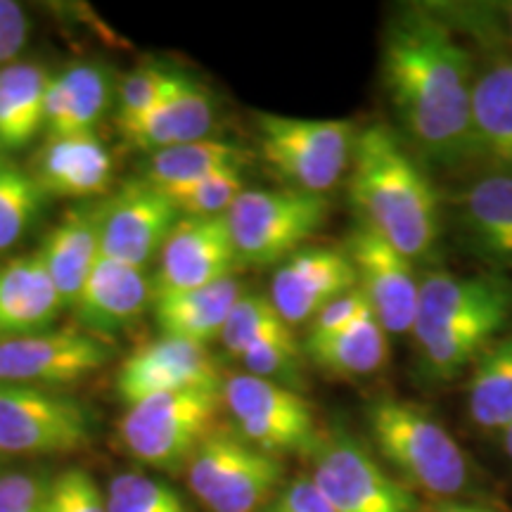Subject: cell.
Here are the masks:
<instances>
[{
  "mask_svg": "<svg viewBox=\"0 0 512 512\" xmlns=\"http://www.w3.org/2000/svg\"><path fill=\"white\" fill-rule=\"evenodd\" d=\"M467 415L479 430L498 437L512 425V330L496 339L470 370Z\"/></svg>",
  "mask_w": 512,
  "mask_h": 512,
  "instance_id": "cell-29",
  "label": "cell"
},
{
  "mask_svg": "<svg viewBox=\"0 0 512 512\" xmlns=\"http://www.w3.org/2000/svg\"><path fill=\"white\" fill-rule=\"evenodd\" d=\"M117 98L110 69L100 62H74L53 76L46 95V138L95 133Z\"/></svg>",
  "mask_w": 512,
  "mask_h": 512,
  "instance_id": "cell-22",
  "label": "cell"
},
{
  "mask_svg": "<svg viewBox=\"0 0 512 512\" xmlns=\"http://www.w3.org/2000/svg\"><path fill=\"white\" fill-rule=\"evenodd\" d=\"M501 446H503L505 456H508V458L512 460V425L501 434Z\"/></svg>",
  "mask_w": 512,
  "mask_h": 512,
  "instance_id": "cell-44",
  "label": "cell"
},
{
  "mask_svg": "<svg viewBox=\"0 0 512 512\" xmlns=\"http://www.w3.org/2000/svg\"><path fill=\"white\" fill-rule=\"evenodd\" d=\"M261 512H335L311 477L287 482Z\"/></svg>",
  "mask_w": 512,
  "mask_h": 512,
  "instance_id": "cell-41",
  "label": "cell"
},
{
  "mask_svg": "<svg viewBox=\"0 0 512 512\" xmlns=\"http://www.w3.org/2000/svg\"><path fill=\"white\" fill-rule=\"evenodd\" d=\"M380 79L399 136L425 166L475 171L477 55L432 5H403L384 22Z\"/></svg>",
  "mask_w": 512,
  "mask_h": 512,
  "instance_id": "cell-1",
  "label": "cell"
},
{
  "mask_svg": "<svg viewBox=\"0 0 512 512\" xmlns=\"http://www.w3.org/2000/svg\"><path fill=\"white\" fill-rule=\"evenodd\" d=\"M223 384L226 377L207 347L171 337H159L136 349L117 373V394L126 406L147 396L223 389Z\"/></svg>",
  "mask_w": 512,
  "mask_h": 512,
  "instance_id": "cell-17",
  "label": "cell"
},
{
  "mask_svg": "<svg viewBox=\"0 0 512 512\" xmlns=\"http://www.w3.org/2000/svg\"><path fill=\"white\" fill-rule=\"evenodd\" d=\"M368 311L373 309H370L366 294L356 287V290L342 294V297H337L335 302H330L316 318L311 320L309 325H306L304 342H318V339L337 335V332L347 330L349 325H354L361 316H366Z\"/></svg>",
  "mask_w": 512,
  "mask_h": 512,
  "instance_id": "cell-40",
  "label": "cell"
},
{
  "mask_svg": "<svg viewBox=\"0 0 512 512\" xmlns=\"http://www.w3.org/2000/svg\"><path fill=\"white\" fill-rule=\"evenodd\" d=\"M29 171L46 197L91 200L110 188L114 162L98 133H83L46 138Z\"/></svg>",
  "mask_w": 512,
  "mask_h": 512,
  "instance_id": "cell-20",
  "label": "cell"
},
{
  "mask_svg": "<svg viewBox=\"0 0 512 512\" xmlns=\"http://www.w3.org/2000/svg\"><path fill=\"white\" fill-rule=\"evenodd\" d=\"M62 309L41 249L0 268V339L46 332Z\"/></svg>",
  "mask_w": 512,
  "mask_h": 512,
  "instance_id": "cell-24",
  "label": "cell"
},
{
  "mask_svg": "<svg viewBox=\"0 0 512 512\" xmlns=\"http://www.w3.org/2000/svg\"><path fill=\"white\" fill-rule=\"evenodd\" d=\"M349 197L358 221L413 264H427L439 254L446 219L444 197L427 166L394 128L370 124L358 131Z\"/></svg>",
  "mask_w": 512,
  "mask_h": 512,
  "instance_id": "cell-2",
  "label": "cell"
},
{
  "mask_svg": "<svg viewBox=\"0 0 512 512\" xmlns=\"http://www.w3.org/2000/svg\"><path fill=\"white\" fill-rule=\"evenodd\" d=\"M214 126V98L202 83L178 72L164 98L143 117L121 124L119 131L131 147L147 155L209 138Z\"/></svg>",
  "mask_w": 512,
  "mask_h": 512,
  "instance_id": "cell-19",
  "label": "cell"
},
{
  "mask_svg": "<svg viewBox=\"0 0 512 512\" xmlns=\"http://www.w3.org/2000/svg\"><path fill=\"white\" fill-rule=\"evenodd\" d=\"M93 441L79 399L55 389L0 384V456H67Z\"/></svg>",
  "mask_w": 512,
  "mask_h": 512,
  "instance_id": "cell-9",
  "label": "cell"
},
{
  "mask_svg": "<svg viewBox=\"0 0 512 512\" xmlns=\"http://www.w3.org/2000/svg\"><path fill=\"white\" fill-rule=\"evenodd\" d=\"M50 512H110L107 496L86 470L72 467L53 477Z\"/></svg>",
  "mask_w": 512,
  "mask_h": 512,
  "instance_id": "cell-38",
  "label": "cell"
},
{
  "mask_svg": "<svg viewBox=\"0 0 512 512\" xmlns=\"http://www.w3.org/2000/svg\"><path fill=\"white\" fill-rule=\"evenodd\" d=\"M434 512H496L486 505H477V503H460V501H444Z\"/></svg>",
  "mask_w": 512,
  "mask_h": 512,
  "instance_id": "cell-43",
  "label": "cell"
},
{
  "mask_svg": "<svg viewBox=\"0 0 512 512\" xmlns=\"http://www.w3.org/2000/svg\"><path fill=\"white\" fill-rule=\"evenodd\" d=\"M223 403L235 432L271 456H309L320 437L311 401L283 384L233 375L223 384Z\"/></svg>",
  "mask_w": 512,
  "mask_h": 512,
  "instance_id": "cell-11",
  "label": "cell"
},
{
  "mask_svg": "<svg viewBox=\"0 0 512 512\" xmlns=\"http://www.w3.org/2000/svg\"><path fill=\"white\" fill-rule=\"evenodd\" d=\"M358 287L347 249L304 247L275 268L268 297L292 328L309 325L337 297Z\"/></svg>",
  "mask_w": 512,
  "mask_h": 512,
  "instance_id": "cell-18",
  "label": "cell"
},
{
  "mask_svg": "<svg viewBox=\"0 0 512 512\" xmlns=\"http://www.w3.org/2000/svg\"><path fill=\"white\" fill-rule=\"evenodd\" d=\"M366 425L377 453L399 472L403 484L444 501H456L470 489V460L425 406L380 396L368 403Z\"/></svg>",
  "mask_w": 512,
  "mask_h": 512,
  "instance_id": "cell-4",
  "label": "cell"
},
{
  "mask_svg": "<svg viewBox=\"0 0 512 512\" xmlns=\"http://www.w3.org/2000/svg\"><path fill=\"white\" fill-rule=\"evenodd\" d=\"M46 192L34 181L29 169L12 162L8 152L0 150V252L19 242L41 216Z\"/></svg>",
  "mask_w": 512,
  "mask_h": 512,
  "instance_id": "cell-33",
  "label": "cell"
},
{
  "mask_svg": "<svg viewBox=\"0 0 512 512\" xmlns=\"http://www.w3.org/2000/svg\"><path fill=\"white\" fill-rule=\"evenodd\" d=\"M41 254L53 275L64 309H72L102 254L98 207L69 209L48 233Z\"/></svg>",
  "mask_w": 512,
  "mask_h": 512,
  "instance_id": "cell-25",
  "label": "cell"
},
{
  "mask_svg": "<svg viewBox=\"0 0 512 512\" xmlns=\"http://www.w3.org/2000/svg\"><path fill=\"white\" fill-rule=\"evenodd\" d=\"M178 69L164 67V64L147 62L126 74V79L117 83V126L128 124V121L143 117V114L155 107L164 93L169 91L171 83L176 81Z\"/></svg>",
  "mask_w": 512,
  "mask_h": 512,
  "instance_id": "cell-37",
  "label": "cell"
},
{
  "mask_svg": "<svg viewBox=\"0 0 512 512\" xmlns=\"http://www.w3.org/2000/svg\"><path fill=\"white\" fill-rule=\"evenodd\" d=\"M460 247L484 273L512 283V174L475 171L451 197Z\"/></svg>",
  "mask_w": 512,
  "mask_h": 512,
  "instance_id": "cell-14",
  "label": "cell"
},
{
  "mask_svg": "<svg viewBox=\"0 0 512 512\" xmlns=\"http://www.w3.org/2000/svg\"><path fill=\"white\" fill-rule=\"evenodd\" d=\"M306 358L337 380H363L377 375L389 358V332L373 311L361 316L337 335L304 342Z\"/></svg>",
  "mask_w": 512,
  "mask_h": 512,
  "instance_id": "cell-28",
  "label": "cell"
},
{
  "mask_svg": "<svg viewBox=\"0 0 512 512\" xmlns=\"http://www.w3.org/2000/svg\"><path fill=\"white\" fill-rule=\"evenodd\" d=\"M325 195L280 188L245 190L226 214L242 266H280L325 226Z\"/></svg>",
  "mask_w": 512,
  "mask_h": 512,
  "instance_id": "cell-8",
  "label": "cell"
},
{
  "mask_svg": "<svg viewBox=\"0 0 512 512\" xmlns=\"http://www.w3.org/2000/svg\"><path fill=\"white\" fill-rule=\"evenodd\" d=\"M344 249L356 268L358 290L366 294L382 328L396 337L411 335L422 283L413 261L361 221Z\"/></svg>",
  "mask_w": 512,
  "mask_h": 512,
  "instance_id": "cell-15",
  "label": "cell"
},
{
  "mask_svg": "<svg viewBox=\"0 0 512 512\" xmlns=\"http://www.w3.org/2000/svg\"><path fill=\"white\" fill-rule=\"evenodd\" d=\"M29 22L24 15L22 5L12 0H0V64L15 62V57L22 53L27 43Z\"/></svg>",
  "mask_w": 512,
  "mask_h": 512,
  "instance_id": "cell-42",
  "label": "cell"
},
{
  "mask_svg": "<svg viewBox=\"0 0 512 512\" xmlns=\"http://www.w3.org/2000/svg\"><path fill=\"white\" fill-rule=\"evenodd\" d=\"M249 375L302 392L306 387V349L292 325L280 323L240 354Z\"/></svg>",
  "mask_w": 512,
  "mask_h": 512,
  "instance_id": "cell-32",
  "label": "cell"
},
{
  "mask_svg": "<svg viewBox=\"0 0 512 512\" xmlns=\"http://www.w3.org/2000/svg\"><path fill=\"white\" fill-rule=\"evenodd\" d=\"M512 330V283L491 273L422 275L413 323L420 375L430 384L463 377Z\"/></svg>",
  "mask_w": 512,
  "mask_h": 512,
  "instance_id": "cell-3",
  "label": "cell"
},
{
  "mask_svg": "<svg viewBox=\"0 0 512 512\" xmlns=\"http://www.w3.org/2000/svg\"><path fill=\"white\" fill-rule=\"evenodd\" d=\"M238 266L242 264L226 216L178 219L150 278L152 302L221 283L235 275Z\"/></svg>",
  "mask_w": 512,
  "mask_h": 512,
  "instance_id": "cell-13",
  "label": "cell"
},
{
  "mask_svg": "<svg viewBox=\"0 0 512 512\" xmlns=\"http://www.w3.org/2000/svg\"><path fill=\"white\" fill-rule=\"evenodd\" d=\"M475 171L512 174V60L477 55Z\"/></svg>",
  "mask_w": 512,
  "mask_h": 512,
  "instance_id": "cell-23",
  "label": "cell"
},
{
  "mask_svg": "<svg viewBox=\"0 0 512 512\" xmlns=\"http://www.w3.org/2000/svg\"><path fill=\"white\" fill-rule=\"evenodd\" d=\"M311 479L335 512H418V498L342 427H330L309 453Z\"/></svg>",
  "mask_w": 512,
  "mask_h": 512,
  "instance_id": "cell-10",
  "label": "cell"
},
{
  "mask_svg": "<svg viewBox=\"0 0 512 512\" xmlns=\"http://www.w3.org/2000/svg\"><path fill=\"white\" fill-rule=\"evenodd\" d=\"M53 477L43 472H3L0 512H50Z\"/></svg>",
  "mask_w": 512,
  "mask_h": 512,
  "instance_id": "cell-39",
  "label": "cell"
},
{
  "mask_svg": "<svg viewBox=\"0 0 512 512\" xmlns=\"http://www.w3.org/2000/svg\"><path fill=\"white\" fill-rule=\"evenodd\" d=\"M110 512H192L181 494L162 479L121 472L107 489Z\"/></svg>",
  "mask_w": 512,
  "mask_h": 512,
  "instance_id": "cell-35",
  "label": "cell"
},
{
  "mask_svg": "<svg viewBox=\"0 0 512 512\" xmlns=\"http://www.w3.org/2000/svg\"><path fill=\"white\" fill-rule=\"evenodd\" d=\"M178 216L162 188L145 178L126 181L110 200L98 204L102 254L145 268L162 252Z\"/></svg>",
  "mask_w": 512,
  "mask_h": 512,
  "instance_id": "cell-16",
  "label": "cell"
},
{
  "mask_svg": "<svg viewBox=\"0 0 512 512\" xmlns=\"http://www.w3.org/2000/svg\"><path fill=\"white\" fill-rule=\"evenodd\" d=\"M249 162V152L219 138H202L188 145H176L169 150L155 152L147 159L145 181L157 188H174L221 169H233Z\"/></svg>",
  "mask_w": 512,
  "mask_h": 512,
  "instance_id": "cell-30",
  "label": "cell"
},
{
  "mask_svg": "<svg viewBox=\"0 0 512 512\" xmlns=\"http://www.w3.org/2000/svg\"><path fill=\"white\" fill-rule=\"evenodd\" d=\"M242 294H245V287L235 275H230L221 283L200 287V290L157 299L152 304H155V320L162 337L207 347L211 339L221 337L223 325Z\"/></svg>",
  "mask_w": 512,
  "mask_h": 512,
  "instance_id": "cell-26",
  "label": "cell"
},
{
  "mask_svg": "<svg viewBox=\"0 0 512 512\" xmlns=\"http://www.w3.org/2000/svg\"><path fill=\"white\" fill-rule=\"evenodd\" d=\"M178 214L183 219H211V216H226L235 200L245 192V178L240 166L221 169L197 181L162 188Z\"/></svg>",
  "mask_w": 512,
  "mask_h": 512,
  "instance_id": "cell-34",
  "label": "cell"
},
{
  "mask_svg": "<svg viewBox=\"0 0 512 512\" xmlns=\"http://www.w3.org/2000/svg\"><path fill=\"white\" fill-rule=\"evenodd\" d=\"M147 302H152V285L145 268L100 254L72 309L83 330L105 337L131 328L143 316Z\"/></svg>",
  "mask_w": 512,
  "mask_h": 512,
  "instance_id": "cell-21",
  "label": "cell"
},
{
  "mask_svg": "<svg viewBox=\"0 0 512 512\" xmlns=\"http://www.w3.org/2000/svg\"><path fill=\"white\" fill-rule=\"evenodd\" d=\"M188 486L209 512H261L283 489L285 465L219 425L192 453Z\"/></svg>",
  "mask_w": 512,
  "mask_h": 512,
  "instance_id": "cell-7",
  "label": "cell"
},
{
  "mask_svg": "<svg viewBox=\"0 0 512 512\" xmlns=\"http://www.w3.org/2000/svg\"><path fill=\"white\" fill-rule=\"evenodd\" d=\"M280 323H285V318L275 309L268 294L245 292L223 325L221 342L230 356L240 358L249 344H254L256 339L264 337L268 330H273Z\"/></svg>",
  "mask_w": 512,
  "mask_h": 512,
  "instance_id": "cell-36",
  "label": "cell"
},
{
  "mask_svg": "<svg viewBox=\"0 0 512 512\" xmlns=\"http://www.w3.org/2000/svg\"><path fill=\"white\" fill-rule=\"evenodd\" d=\"M112 347L86 330H46L0 339V384L55 389L98 373Z\"/></svg>",
  "mask_w": 512,
  "mask_h": 512,
  "instance_id": "cell-12",
  "label": "cell"
},
{
  "mask_svg": "<svg viewBox=\"0 0 512 512\" xmlns=\"http://www.w3.org/2000/svg\"><path fill=\"white\" fill-rule=\"evenodd\" d=\"M259 150L285 188L325 195L349 174L358 128L349 119L256 114Z\"/></svg>",
  "mask_w": 512,
  "mask_h": 512,
  "instance_id": "cell-5",
  "label": "cell"
},
{
  "mask_svg": "<svg viewBox=\"0 0 512 512\" xmlns=\"http://www.w3.org/2000/svg\"><path fill=\"white\" fill-rule=\"evenodd\" d=\"M53 74L36 62L0 69V150L27 147L46 128V95Z\"/></svg>",
  "mask_w": 512,
  "mask_h": 512,
  "instance_id": "cell-27",
  "label": "cell"
},
{
  "mask_svg": "<svg viewBox=\"0 0 512 512\" xmlns=\"http://www.w3.org/2000/svg\"><path fill=\"white\" fill-rule=\"evenodd\" d=\"M223 389H188L147 396L126 406L119 437L138 463L176 472L188 467L197 446L219 427Z\"/></svg>",
  "mask_w": 512,
  "mask_h": 512,
  "instance_id": "cell-6",
  "label": "cell"
},
{
  "mask_svg": "<svg viewBox=\"0 0 512 512\" xmlns=\"http://www.w3.org/2000/svg\"><path fill=\"white\" fill-rule=\"evenodd\" d=\"M475 55L512 60V0L501 3H430Z\"/></svg>",
  "mask_w": 512,
  "mask_h": 512,
  "instance_id": "cell-31",
  "label": "cell"
}]
</instances>
